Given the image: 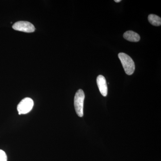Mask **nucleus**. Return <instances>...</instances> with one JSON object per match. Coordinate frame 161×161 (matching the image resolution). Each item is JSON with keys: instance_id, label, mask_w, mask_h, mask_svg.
Wrapping results in <instances>:
<instances>
[{"instance_id": "obj_9", "label": "nucleus", "mask_w": 161, "mask_h": 161, "mask_svg": "<svg viewBox=\"0 0 161 161\" xmlns=\"http://www.w3.org/2000/svg\"><path fill=\"white\" fill-rule=\"evenodd\" d=\"M121 1V0H115V3H119V2H120Z\"/></svg>"}, {"instance_id": "obj_5", "label": "nucleus", "mask_w": 161, "mask_h": 161, "mask_svg": "<svg viewBox=\"0 0 161 161\" xmlns=\"http://www.w3.org/2000/svg\"><path fill=\"white\" fill-rule=\"evenodd\" d=\"M97 84L101 95L104 97L107 96L108 95V86L105 77L101 75L98 76L97 78Z\"/></svg>"}, {"instance_id": "obj_1", "label": "nucleus", "mask_w": 161, "mask_h": 161, "mask_svg": "<svg viewBox=\"0 0 161 161\" xmlns=\"http://www.w3.org/2000/svg\"><path fill=\"white\" fill-rule=\"evenodd\" d=\"M118 57L126 74L131 75L134 73L135 69V64L131 57L123 53H119Z\"/></svg>"}, {"instance_id": "obj_2", "label": "nucleus", "mask_w": 161, "mask_h": 161, "mask_svg": "<svg viewBox=\"0 0 161 161\" xmlns=\"http://www.w3.org/2000/svg\"><path fill=\"white\" fill-rule=\"evenodd\" d=\"M85 94L83 90H78L75 95L74 99V105L76 113L79 117L83 116L84 101Z\"/></svg>"}, {"instance_id": "obj_3", "label": "nucleus", "mask_w": 161, "mask_h": 161, "mask_svg": "<svg viewBox=\"0 0 161 161\" xmlns=\"http://www.w3.org/2000/svg\"><path fill=\"white\" fill-rule=\"evenodd\" d=\"M33 106V100L31 98H23L17 106V110L19 115L27 114L31 111Z\"/></svg>"}, {"instance_id": "obj_6", "label": "nucleus", "mask_w": 161, "mask_h": 161, "mask_svg": "<svg viewBox=\"0 0 161 161\" xmlns=\"http://www.w3.org/2000/svg\"><path fill=\"white\" fill-rule=\"evenodd\" d=\"M125 40L130 42H137L140 40V36L138 34L132 31H126L123 35Z\"/></svg>"}, {"instance_id": "obj_8", "label": "nucleus", "mask_w": 161, "mask_h": 161, "mask_svg": "<svg viewBox=\"0 0 161 161\" xmlns=\"http://www.w3.org/2000/svg\"><path fill=\"white\" fill-rule=\"evenodd\" d=\"M7 157L6 153L0 150V161H7Z\"/></svg>"}, {"instance_id": "obj_4", "label": "nucleus", "mask_w": 161, "mask_h": 161, "mask_svg": "<svg viewBox=\"0 0 161 161\" xmlns=\"http://www.w3.org/2000/svg\"><path fill=\"white\" fill-rule=\"evenodd\" d=\"M12 27L15 30L24 32L31 33L35 31L34 26L27 21H19L15 23Z\"/></svg>"}, {"instance_id": "obj_7", "label": "nucleus", "mask_w": 161, "mask_h": 161, "mask_svg": "<svg viewBox=\"0 0 161 161\" xmlns=\"http://www.w3.org/2000/svg\"><path fill=\"white\" fill-rule=\"evenodd\" d=\"M148 20L152 25L159 26L161 25V19L156 15L151 14L148 16Z\"/></svg>"}]
</instances>
